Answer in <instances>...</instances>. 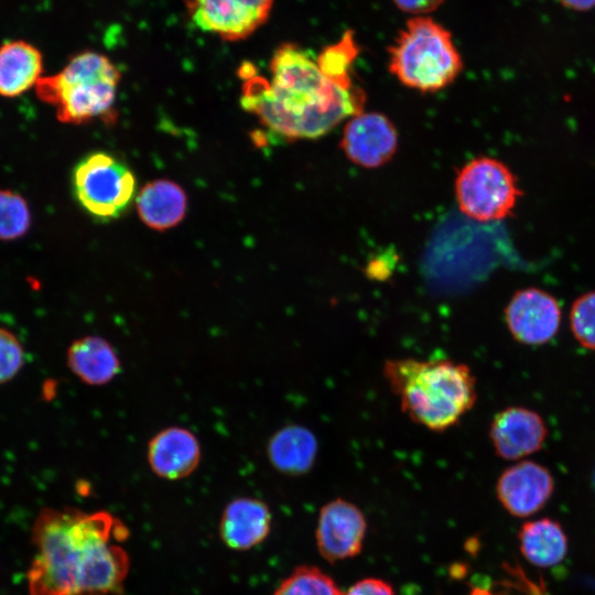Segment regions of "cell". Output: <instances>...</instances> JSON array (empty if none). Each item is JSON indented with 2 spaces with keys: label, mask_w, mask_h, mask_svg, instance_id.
Returning <instances> with one entry per match:
<instances>
[{
  "label": "cell",
  "mask_w": 595,
  "mask_h": 595,
  "mask_svg": "<svg viewBox=\"0 0 595 595\" xmlns=\"http://www.w3.org/2000/svg\"><path fill=\"white\" fill-rule=\"evenodd\" d=\"M506 323L513 338L528 345H541L558 333L561 310L549 293L528 288L517 291L505 310Z\"/></svg>",
  "instance_id": "obj_10"
},
{
  "label": "cell",
  "mask_w": 595,
  "mask_h": 595,
  "mask_svg": "<svg viewBox=\"0 0 595 595\" xmlns=\"http://www.w3.org/2000/svg\"><path fill=\"white\" fill-rule=\"evenodd\" d=\"M564 7L575 11H587L595 7V0H559Z\"/></svg>",
  "instance_id": "obj_28"
},
{
  "label": "cell",
  "mask_w": 595,
  "mask_h": 595,
  "mask_svg": "<svg viewBox=\"0 0 595 595\" xmlns=\"http://www.w3.org/2000/svg\"><path fill=\"white\" fill-rule=\"evenodd\" d=\"M117 66L104 54L85 51L74 55L58 73L41 77L37 97L66 123H85L110 117L120 82Z\"/></svg>",
  "instance_id": "obj_4"
},
{
  "label": "cell",
  "mask_w": 595,
  "mask_h": 595,
  "mask_svg": "<svg viewBox=\"0 0 595 595\" xmlns=\"http://www.w3.org/2000/svg\"><path fill=\"white\" fill-rule=\"evenodd\" d=\"M365 534V517L354 504L338 498L321 509L316 543L321 555L328 562L357 555Z\"/></svg>",
  "instance_id": "obj_11"
},
{
  "label": "cell",
  "mask_w": 595,
  "mask_h": 595,
  "mask_svg": "<svg viewBox=\"0 0 595 595\" xmlns=\"http://www.w3.org/2000/svg\"><path fill=\"white\" fill-rule=\"evenodd\" d=\"M547 434L543 419L521 407L507 408L497 413L489 430L496 453L505 459H517L539 451Z\"/></svg>",
  "instance_id": "obj_13"
},
{
  "label": "cell",
  "mask_w": 595,
  "mask_h": 595,
  "mask_svg": "<svg viewBox=\"0 0 595 595\" xmlns=\"http://www.w3.org/2000/svg\"><path fill=\"white\" fill-rule=\"evenodd\" d=\"M24 350L18 337L0 327V383L11 380L22 368Z\"/></svg>",
  "instance_id": "obj_25"
},
{
  "label": "cell",
  "mask_w": 595,
  "mask_h": 595,
  "mask_svg": "<svg viewBox=\"0 0 595 595\" xmlns=\"http://www.w3.org/2000/svg\"><path fill=\"white\" fill-rule=\"evenodd\" d=\"M522 195L517 177L501 161L476 158L465 164L455 180V196L463 214L477 221L501 220L515 209Z\"/></svg>",
  "instance_id": "obj_6"
},
{
  "label": "cell",
  "mask_w": 595,
  "mask_h": 595,
  "mask_svg": "<svg viewBox=\"0 0 595 595\" xmlns=\"http://www.w3.org/2000/svg\"><path fill=\"white\" fill-rule=\"evenodd\" d=\"M187 196L184 190L169 180L148 183L137 196V209L142 221L156 230L177 225L185 216Z\"/></svg>",
  "instance_id": "obj_19"
},
{
  "label": "cell",
  "mask_w": 595,
  "mask_h": 595,
  "mask_svg": "<svg viewBox=\"0 0 595 595\" xmlns=\"http://www.w3.org/2000/svg\"><path fill=\"white\" fill-rule=\"evenodd\" d=\"M273 595H345L333 578L315 566L296 567Z\"/></svg>",
  "instance_id": "obj_22"
},
{
  "label": "cell",
  "mask_w": 595,
  "mask_h": 595,
  "mask_svg": "<svg viewBox=\"0 0 595 595\" xmlns=\"http://www.w3.org/2000/svg\"><path fill=\"white\" fill-rule=\"evenodd\" d=\"M271 79L244 78L241 105L286 140L314 139L364 110L365 93L326 76L304 48L281 44L270 61Z\"/></svg>",
  "instance_id": "obj_2"
},
{
  "label": "cell",
  "mask_w": 595,
  "mask_h": 595,
  "mask_svg": "<svg viewBox=\"0 0 595 595\" xmlns=\"http://www.w3.org/2000/svg\"><path fill=\"white\" fill-rule=\"evenodd\" d=\"M128 529L107 511L44 508L32 528L30 595H119L130 560Z\"/></svg>",
  "instance_id": "obj_1"
},
{
  "label": "cell",
  "mask_w": 595,
  "mask_h": 595,
  "mask_svg": "<svg viewBox=\"0 0 595 595\" xmlns=\"http://www.w3.org/2000/svg\"><path fill=\"white\" fill-rule=\"evenodd\" d=\"M340 148L356 165L376 169L389 162L398 148V132L380 112H359L344 127Z\"/></svg>",
  "instance_id": "obj_9"
},
{
  "label": "cell",
  "mask_w": 595,
  "mask_h": 595,
  "mask_svg": "<svg viewBox=\"0 0 595 595\" xmlns=\"http://www.w3.org/2000/svg\"><path fill=\"white\" fill-rule=\"evenodd\" d=\"M67 366L84 383L102 386L120 371V360L111 344L95 335L75 339L66 353Z\"/></svg>",
  "instance_id": "obj_16"
},
{
  "label": "cell",
  "mask_w": 595,
  "mask_h": 595,
  "mask_svg": "<svg viewBox=\"0 0 595 595\" xmlns=\"http://www.w3.org/2000/svg\"><path fill=\"white\" fill-rule=\"evenodd\" d=\"M43 55L24 40L0 45V95L17 97L29 90L42 77Z\"/></svg>",
  "instance_id": "obj_18"
},
{
  "label": "cell",
  "mask_w": 595,
  "mask_h": 595,
  "mask_svg": "<svg viewBox=\"0 0 595 595\" xmlns=\"http://www.w3.org/2000/svg\"><path fill=\"white\" fill-rule=\"evenodd\" d=\"M271 513L268 506L252 497L231 500L220 518L219 534L223 542L237 551L249 550L269 534Z\"/></svg>",
  "instance_id": "obj_15"
},
{
  "label": "cell",
  "mask_w": 595,
  "mask_h": 595,
  "mask_svg": "<svg viewBox=\"0 0 595 595\" xmlns=\"http://www.w3.org/2000/svg\"><path fill=\"white\" fill-rule=\"evenodd\" d=\"M594 480H595V477H594Z\"/></svg>",
  "instance_id": "obj_31"
},
{
  "label": "cell",
  "mask_w": 595,
  "mask_h": 595,
  "mask_svg": "<svg viewBox=\"0 0 595 595\" xmlns=\"http://www.w3.org/2000/svg\"><path fill=\"white\" fill-rule=\"evenodd\" d=\"M383 377L401 410L416 424L435 432L456 425L477 399L472 370L451 359H389Z\"/></svg>",
  "instance_id": "obj_3"
},
{
  "label": "cell",
  "mask_w": 595,
  "mask_h": 595,
  "mask_svg": "<svg viewBox=\"0 0 595 595\" xmlns=\"http://www.w3.org/2000/svg\"><path fill=\"white\" fill-rule=\"evenodd\" d=\"M31 214L24 198L8 190L0 191V239L11 240L26 232Z\"/></svg>",
  "instance_id": "obj_23"
},
{
  "label": "cell",
  "mask_w": 595,
  "mask_h": 595,
  "mask_svg": "<svg viewBox=\"0 0 595 595\" xmlns=\"http://www.w3.org/2000/svg\"><path fill=\"white\" fill-rule=\"evenodd\" d=\"M403 12L418 15H426L437 9L444 0H392Z\"/></svg>",
  "instance_id": "obj_27"
},
{
  "label": "cell",
  "mask_w": 595,
  "mask_h": 595,
  "mask_svg": "<svg viewBox=\"0 0 595 595\" xmlns=\"http://www.w3.org/2000/svg\"><path fill=\"white\" fill-rule=\"evenodd\" d=\"M473 595H490V594H488L487 592L477 589V591H475V592L473 593Z\"/></svg>",
  "instance_id": "obj_30"
},
{
  "label": "cell",
  "mask_w": 595,
  "mask_h": 595,
  "mask_svg": "<svg viewBox=\"0 0 595 595\" xmlns=\"http://www.w3.org/2000/svg\"><path fill=\"white\" fill-rule=\"evenodd\" d=\"M358 54V47L351 32L324 48L316 57L321 71L331 79L344 86H355L353 82V63Z\"/></svg>",
  "instance_id": "obj_21"
},
{
  "label": "cell",
  "mask_w": 595,
  "mask_h": 595,
  "mask_svg": "<svg viewBox=\"0 0 595 595\" xmlns=\"http://www.w3.org/2000/svg\"><path fill=\"white\" fill-rule=\"evenodd\" d=\"M553 488V478L548 468L534 462H520L500 475L497 495L511 515L527 517L545 505Z\"/></svg>",
  "instance_id": "obj_12"
},
{
  "label": "cell",
  "mask_w": 595,
  "mask_h": 595,
  "mask_svg": "<svg viewBox=\"0 0 595 595\" xmlns=\"http://www.w3.org/2000/svg\"><path fill=\"white\" fill-rule=\"evenodd\" d=\"M346 595H393V591L382 580L365 578L355 583Z\"/></svg>",
  "instance_id": "obj_26"
},
{
  "label": "cell",
  "mask_w": 595,
  "mask_h": 595,
  "mask_svg": "<svg viewBox=\"0 0 595 595\" xmlns=\"http://www.w3.org/2000/svg\"><path fill=\"white\" fill-rule=\"evenodd\" d=\"M318 442L314 433L302 425L290 424L275 431L267 445L271 465L286 475H302L314 465Z\"/></svg>",
  "instance_id": "obj_17"
},
{
  "label": "cell",
  "mask_w": 595,
  "mask_h": 595,
  "mask_svg": "<svg viewBox=\"0 0 595 595\" xmlns=\"http://www.w3.org/2000/svg\"><path fill=\"white\" fill-rule=\"evenodd\" d=\"M524 591L529 595H549V593L544 589V587L540 584H536L534 582L530 581L526 584Z\"/></svg>",
  "instance_id": "obj_29"
},
{
  "label": "cell",
  "mask_w": 595,
  "mask_h": 595,
  "mask_svg": "<svg viewBox=\"0 0 595 595\" xmlns=\"http://www.w3.org/2000/svg\"><path fill=\"white\" fill-rule=\"evenodd\" d=\"M388 51L390 73L421 93L447 87L463 69L451 33L428 15L408 20Z\"/></svg>",
  "instance_id": "obj_5"
},
{
  "label": "cell",
  "mask_w": 595,
  "mask_h": 595,
  "mask_svg": "<svg viewBox=\"0 0 595 595\" xmlns=\"http://www.w3.org/2000/svg\"><path fill=\"white\" fill-rule=\"evenodd\" d=\"M519 541L524 558L541 567L560 563L567 552L566 536L561 526L551 519L523 524Z\"/></svg>",
  "instance_id": "obj_20"
},
{
  "label": "cell",
  "mask_w": 595,
  "mask_h": 595,
  "mask_svg": "<svg viewBox=\"0 0 595 595\" xmlns=\"http://www.w3.org/2000/svg\"><path fill=\"white\" fill-rule=\"evenodd\" d=\"M192 22L224 41L249 37L269 19L273 0H182Z\"/></svg>",
  "instance_id": "obj_8"
},
{
  "label": "cell",
  "mask_w": 595,
  "mask_h": 595,
  "mask_svg": "<svg viewBox=\"0 0 595 595\" xmlns=\"http://www.w3.org/2000/svg\"><path fill=\"white\" fill-rule=\"evenodd\" d=\"M73 183L79 204L89 215L104 221L122 215L136 194L131 170L105 152L90 153L79 161Z\"/></svg>",
  "instance_id": "obj_7"
},
{
  "label": "cell",
  "mask_w": 595,
  "mask_h": 595,
  "mask_svg": "<svg viewBox=\"0 0 595 595\" xmlns=\"http://www.w3.org/2000/svg\"><path fill=\"white\" fill-rule=\"evenodd\" d=\"M570 321L577 342L586 348L595 349V291L574 301Z\"/></svg>",
  "instance_id": "obj_24"
},
{
  "label": "cell",
  "mask_w": 595,
  "mask_h": 595,
  "mask_svg": "<svg viewBox=\"0 0 595 595\" xmlns=\"http://www.w3.org/2000/svg\"><path fill=\"white\" fill-rule=\"evenodd\" d=\"M147 459L151 470L169 480L191 475L201 461V445L193 432L182 426L159 431L148 443Z\"/></svg>",
  "instance_id": "obj_14"
}]
</instances>
